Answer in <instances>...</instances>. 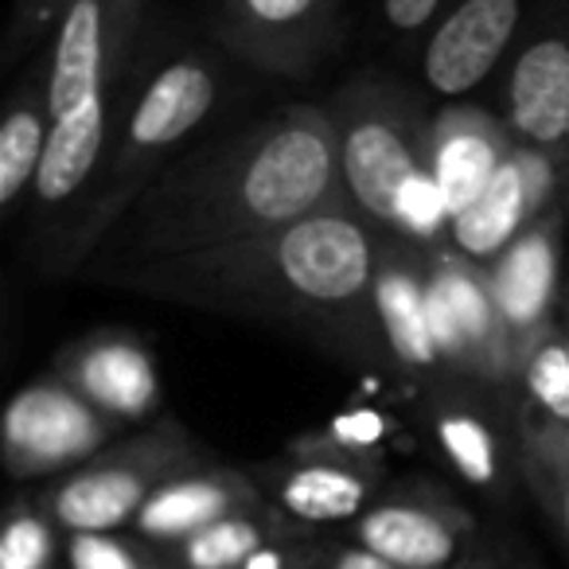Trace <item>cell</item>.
Returning a JSON list of instances; mask_svg holds the SVG:
<instances>
[{
	"instance_id": "e575fe53",
	"label": "cell",
	"mask_w": 569,
	"mask_h": 569,
	"mask_svg": "<svg viewBox=\"0 0 569 569\" xmlns=\"http://www.w3.org/2000/svg\"><path fill=\"white\" fill-rule=\"evenodd\" d=\"M561 203H566V211H569V157H566V191H561Z\"/></svg>"
},
{
	"instance_id": "52a82bcc",
	"label": "cell",
	"mask_w": 569,
	"mask_h": 569,
	"mask_svg": "<svg viewBox=\"0 0 569 569\" xmlns=\"http://www.w3.org/2000/svg\"><path fill=\"white\" fill-rule=\"evenodd\" d=\"M429 312L445 375L515 398V348L496 305L491 273L452 242L429 246Z\"/></svg>"
},
{
	"instance_id": "44dd1931",
	"label": "cell",
	"mask_w": 569,
	"mask_h": 569,
	"mask_svg": "<svg viewBox=\"0 0 569 569\" xmlns=\"http://www.w3.org/2000/svg\"><path fill=\"white\" fill-rule=\"evenodd\" d=\"M312 527L289 519L281 507L253 503L207 522L203 530H196V535H188L183 542L168 546L160 553H164L168 569H246L261 550L301 538Z\"/></svg>"
},
{
	"instance_id": "7c38bea8",
	"label": "cell",
	"mask_w": 569,
	"mask_h": 569,
	"mask_svg": "<svg viewBox=\"0 0 569 569\" xmlns=\"http://www.w3.org/2000/svg\"><path fill=\"white\" fill-rule=\"evenodd\" d=\"M561 191H566V157L515 144L488 188L465 211L452 214L445 242H452L472 261L491 266L522 230H530L553 203H561Z\"/></svg>"
},
{
	"instance_id": "6da1fadb",
	"label": "cell",
	"mask_w": 569,
	"mask_h": 569,
	"mask_svg": "<svg viewBox=\"0 0 569 569\" xmlns=\"http://www.w3.org/2000/svg\"><path fill=\"white\" fill-rule=\"evenodd\" d=\"M382 230L351 203L211 250L87 266V281L211 317L273 325L356 363H390L375 317Z\"/></svg>"
},
{
	"instance_id": "4dcf8cb0",
	"label": "cell",
	"mask_w": 569,
	"mask_h": 569,
	"mask_svg": "<svg viewBox=\"0 0 569 569\" xmlns=\"http://www.w3.org/2000/svg\"><path fill=\"white\" fill-rule=\"evenodd\" d=\"M325 569H402V566L379 558L375 550L359 546L356 538H328Z\"/></svg>"
},
{
	"instance_id": "ac0fdd59",
	"label": "cell",
	"mask_w": 569,
	"mask_h": 569,
	"mask_svg": "<svg viewBox=\"0 0 569 569\" xmlns=\"http://www.w3.org/2000/svg\"><path fill=\"white\" fill-rule=\"evenodd\" d=\"M503 121L515 144L569 157V32L550 28L519 48L503 87Z\"/></svg>"
},
{
	"instance_id": "5b68a950",
	"label": "cell",
	"mask_w": 569,
	"mask_h": 569,
	"mask_svg": "<svg viewBox=\"0 0 569 569\" xmlns=\"http://www.w3.org/2000/svg\"><path fill=\"white\" fill-rule=\"evenodd\" d=\"M207 449L176 418L149 421L141 433L106 445L98 457L40 488L51 519L74 530H129L149 496L191 465H203Z\"/></svg>"
},
{
	"instance_id": "1f68e13d",
	"label": "cell",
	"mask_w": 569,
	"mask_h": 569,
	"mask_svg": "<svg viewBox=\"0 0 569 569\" xmlns=\"http://www.w3.org/2000/svg\"><path fill=\"white\" fill-rule=\"evenodd\" d=\"M515 418H519V413H515ZM519 426L530 429V433H538L546 445H553V449L569 460V426H546V421H530V418H519Z\"/></svg>"
},
{
	"instance_id": "5bb4252c",
	"label": "cell",
	"mask_w": 569,
	"mask_h": 569,
	"mask_svg": "<svg viewBox=\"0 0 569 569\" xmlns=\"http://www.w3.org/2000/svg\"><path fill=\"white\" fill-rule=\"evenodd\" d=\"M566 203H553L530 230H522L488 266L496 305L503 312L515 348V375L522 359L558 328L561 312V246H566Z\"/></svg>"
},
{
	"instance_id": "3957f363",
	"label": "cell",
	"mask_w": 569,
	"mask_h": 569,
	"mask_svg": "<svg viewBox=\"0 0 569 569\" xmlns=\"http://www.w3.org/2000/svg\"><path fill=\"white\" fill-rule=\"evenodd\" d=\"M219 102V74L203 56H176L149 74L141 94L110 133L102 168L87 196L48 238V269L59 277L82 273L102 250L126 211L176 160V149L211 118Z\"/></svg>"
},
{
	"instance_id": "603a6c76",
	"label": "cell",
	"mask_w": 569,
	"mask_h": 569,
	"mask_svg": "<svg viewBox=\"0 0 569 569\" xmlns=\"http://www.w3.org/2000/svg\"><path fill=\"white\" fill-rule=\"evenodd\" d=\"M515 413L546 426H569V348L553 328L515 375Z\"/></svg>"
},
{
	"instance_id": "e0dca14e",
	"label": "cell",
	"mask_w": 569,
	"mask_h": 569,
	"mask_svg": "<svg viewBox=\"0 0 569 569\" xmlns=\"http://www.w3.org/2000/svg\"><path fill=\"white\" fill-rule=\"evenodd\" d=\"M519 20V0H460L426 43L421 56L426 87L449 102L472 94L507 56Z\"/></svg>"
},
{
	"instance_id": "2e32d148",
	"label": "cell",
	"mask_w": 569,
	"mask_h": 569,
	"mask_svg": "<svg viewBox=\"0 0 569 569\" xmlns=\"http://www.w3.org/2000/svg\"><path fill=\"white\" fill-rule=\"evenodd\" d=\"M375 317L387 359L398 375L421 387L441 379L445 363L429 312V246L382 230L375 266Z\"/></svg>"
},
{
	"instance_id": "30bf717a",
	"label": "cell",
	"mask_w": 569,
	"mask_h": 569,
	"mask_svg": "<svg viewBox=\"0 0 569 569\" xmlns=\"http://www.w3.org/2000/svg\"><path fill=\"white\" fill-rule=\"evenodd\" d=\"M211 32L238 63L305 79L336 43V0H207Z\"/></svg>"
},
{
	"instance_id": "f546056e",
	"label": "cell",
	"mask_w": 569,
	"mask_h": 569,
	"mask_svg": "<svg viewBox=\"0 0 569 569\" xmlns=\"http://www.w3.org/2000/svg\"><path fill=\"white\" fill-rule=\"evenodd\" d=\"M441 4L445 0H382V17H387V24L395 28V32L413 36L437 17Z\"/></svg>"
},
{
	"instance_id": "ba28073f",
	"label": "cell",
	"mask_w": 569,
	"mask_h": 569,
	"mask_svg": "<svg viewBox=\"0 0 569 569\" xmlns=\"http://www.w3.org/2000/svg\"><path fill=\"white\" fill-rule=\"evenodd\" d=\"M118 429V421L48 371L12 395L0 421V460L17 483L56 480L113 445Z\"/></svg>"
},
{
	"instance_id": "ffe728a7",
	"label": "cell",
	"mask_w": 569,
	"mask_h": 569,
	"mask_svg": "<svg viewBox=\"0 0 569 569\" xmlns=\"http://www.w3.org/2000/svg\"><path fill=\"white\" fill-rule=\"evenodd\" d=\"M515 137L507 121L476 110V106H445L429 126V168L452 214H460L499 172Z\"/></svg>"
},
{
	"instance_id": "484cf974",
	"label": "cell",
	"mask_w": 569,
	"mask_h": 569,
	"mask_svg": "<svg viewBox=\"0 0 569 569\" xmlns=\"http://www.w3.org/2000/svg\"><path fill=\"white\" fill-rule=\"evenodd\" d=\"M390 433V418L379 410H343L332 421H325L312 433L297 437L293 449H317L336 452V457L351 460H387L382 457V441Z\"/></svg>"
},
{
	"instance_id": "d6986e66",
	"label": "cell",
	"mask_w": 569,
	"mask_h": 569,
	"mask_svg": "<svg viewBox=\"0 0 569 569\" xmlns=\"http://www.w3.org/2000/svg\"><path fill=\"white\" fill-rule=\"evenodd\" d=\"M253 503H269V499L258 488L250 468H230V465L203 460V465L183 468L172 480L160 483L129 530L137 538H144L149 546H157V550H168V546L203 530L207 522Z\"/></svg>"
},
{
	"instance_id": "4fadbf2b",
	"label": "cell",
	"mask_w": 569,
	"mask_h": 569,
	"mask_svg": "<svg viewBox=\"0 0 569 569\" xmlns=\"http://www.w3.org/2000/svg\"><path fill=\"white\" fill-rule=\"evenodd\" d=\"M273 507L305 527H351L387 491V460H351L336 452L293 449L250 465Z\"/></svg>"
},
{
	"instance_id": "83f0119b",
	"label": "cell",
	"mask_w": 569,
	"mask_h": 569,
	"mask_svg": "<svg viewBox=\"0 0 569 569\" xmlns=\"http://www.w3.org/2000/svg\"><path fill=\"white\" fill-rule=\"evenodd\" d=\"M67 0H17L12 9V24H9V48L4 56L17 59L28 43H36L43 32H56L59 17H63Z\"/></svg>"
},
{
	"instance_id": "9c48e42d",
	"label": "cell",
	"mask_w": 569,
	"mask_h": 569,
	"mask_svg": "<svg viewBox=\"0 0 569 569\" xmlns=\"http://www.w3.org/2000/svg\"><path fill=\"white\" fill-rule=\"evenodd\" d=\"M141 17L144 0H67L48 51L51 118L113 94Z\"/></svg>"
},
{
	"instance_id": "7402d4cb",
	"label": "cell",
	"mask_w": 569,
	"mask_h": 569,
	"mask_svg": "<svg viewBox=\"0 0 569 569\" xmlns=\"http://www.w3.org/2000/svg\"><path fill=\"white\" fill-rule=\"evenodd\" d=\"M51 137V102H48V56L40 71L12 94L4 121H0V214L9 219L24 196L36 188L43 152Z\"/></svg>"
},
{
	"instance_id": "836d02e7",
	"label": "cell",
	"mask_w": 569,
	"mask_h": 569,
	"mask_svg": "<svg viewBox=\"0 0 569 569\" xmlns=\"http://www.w3.org/2000/svg\"><path fill=\"white\" fill-rule=\"evenodd\" d=\"M558 332H561V340H566V348H569V297L561 301V312H558Z\"/></svg>"
},
{
	"instance_id": "277c9868",
	"label": "cell",
	"mask_w": 569,
	"mask_h": 569,
	"mask_svg": "<svg viewBox=\"0 0 569 569\" xmlns=\"http://www.w3.org/2000/svg\"><path fill=\"white\" fill-rule=\"evenodd\" d=\"M340 144L343 191L379 230L437 246L449 238V207L429 168V126L418 94L359 74L328 102Z\"/></svg>"
},
{
	"instance_id": "7a4b0ae2",
	"label": "cell",
	"mask_w": 569,
	"mask_h": 569,
	"mask_svg": "<svg viewBox=\"0 0 569 569\" xmlns=\"http://www.w3.org/2000/svg\"><path fill=\"white\" fill-rule=\"evenodd\" d=\"M351 203L328 106L293 102L172 160L87 266H133L258 238Z\"/></svg>"
},
{
	"instance_id": "d4e9b609",
	"label": "cell",
	"mask_w": 569,
	"mask_h": 569,
	"mask_svg": "<svg viewBox=\"0 0 569 569\" xmlns=\"http://www.w3.org/2000/svg\"><path fill=\"white\" fill-rule=\"evenodd\" d=\"M519 468L527 491L542 503V511L553 519V527L569 538V460L553 445H546L538 433L519 426Z\"/></svg>"
},
{
	"instance_id": "d6a6232c",
	"label": "cell",
	"mask_w": 569,
	"mask_h": 569,
	"mask_svg": "<svg viewBox=\"0 0 569 569\" xmlns=\"http://www.w3.org/2000/svg\"><path fill=\"white\" fill-rule=\"evenodd\" d=\"M452 569H527V566H515V561L499 558V553H491V550H468Z\"/></svg>"
},
{
	"instance_id": "cb8c5ba5",
	"label": "cell",
	"mask_w": 569,
	"mask_h": 569,
	"mask_svg": "<svg viewBox=\"0 0 569 569\" xmlns=\"http://www.w3.org/2000/svg\"><path fill=\"white\" fill-rule=\"evenodd\" d=\"M59 535L67 530L51 519L40 491L17 496L0 527V569H56V553L63 542Z\"/></svg>"
},
{
	"instance_id": "9a60e30c",
	"label": "cell",
	"mask_w": 569,
	"mask_h": 569,
	"mask_svg": "<svg viewBox=\"0 0 569 569\" xmlns=\"http://www.w3.org/2000/svg\"><path fill=\"white\" fill-rule=\"evenodd\" d=\"M51 375H59L118 426H144L164 406L157 356L126 328H98L63 343L51 359Z\"/></svg>"
},
{
	"instance_id": "8992f818",
	"label": "cell",
	"mask_w": 569,
	"mask_h": 569,
	"mask_svg": "<svg viewBox=\"0 0 569 569\" xmlns=\"http://www.w3.org/2000/svg\"><path fill=\"white\" fill-rule=\"evenodd\" d=\"M418 410L457 480L496 503H511L515 491L527 488L519 468L515 398L460 375H441L421 387Z\"/></svg>"
},
{
	"instance_id": "8fae6325",
	"label": "cell",
	"mask_w": 569,
	"mask_h": 569,
	"mask_svg": "<svg viewBox=\"0 0 569 569\" xmlns=\"http://www.w3.org/2000/svg\"><path fill=\"white\" fill-rule=\"evenodd\" d=\"M348 538L402 569H452L472 550L476 519L433 483H387V491L348 527Z\"/></svg>"
},
{
	"instance_id": "4316f807",
	"label": "cell",
	"mask_w": 569,
	"mask_h": 569,
	"mask_svg": "<svg viewBox=\"0 0 569 569\" xmlns=\"http://www.w3.org/2000/svg\"><path fill=\"white\" fill-rule=\"evenodd\" d=\"M157 546L133 530H74L67 535V569H149Z\"/></svg>"
},
{
	"instance_id": "f1b7e54d",
	"label": "cell",
	"mask_w": 569,
	"mask_h": 569,
	"mask_svg": "<svg viewBox=\"0 0 569 569\" xmlns=\"http://www.w3.org/2000/svg\"><path fill=\"white\" fill-rule=\"evenodd\" d=\"M325 553H328V538L309 530L301 538H289V542H277L269 550H261L246 569H325Z\"/></svg>"
}]
</instances>
